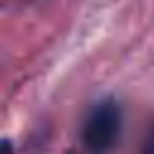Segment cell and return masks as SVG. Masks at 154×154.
<instances>
[{"label": "cell", "mask_w": 154, "mask_h": 154, "mask_svg": "<svg viewBox=\"0 0 154 154\" xmlns=\"http://www.w3.org/2000/svg\"><path fill=\"white\" fill-rule=\"evenodd\" d=\"M123 130V111L116 101L106 99L89 108L84 125H82V142L91 154H108Z\"/></svg>", "instance_id": "obj_1"}, {"label": "cell", "mask_w": 154, "mask_h": 154, "mask_svg": "<svg viewBox=\"0 0 154 154\" xmlns=\"http://www.w3.org/2000/svg\"><path fill=\"white\" fill-rule=\"evenodd\" d=\"M142 154H154V130L149 132V140H147V144H144Z\"/></svg>", "instance_id": "obj_2"}]
</instances>
